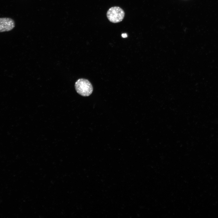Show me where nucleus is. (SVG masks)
<instances>
[{"label": "nucleus", "mask_w": 218, "mask_h": 218, "mask_svg": "<svg viewBox=\"0 0 218 218\" xmlns=\"http://www.w3.org/2000/svg\"><path fill=\"white\" fill-rule=\"evenodd\" d=\"M75 88L77 92L84 97L89 96L93 91V87L91 83L88 80L84 78L78 80L75 83Z\"/></svg>", "instance_id": "1"}, {"label": "nucleus", "mask_w": 218, "mask_h": 218, "mask_svg": "<svg viewBox=\"0 0 218 218\" xmlns=\"http://www.w3.org/2000/svg\"><path fill=\"white\" fill-rule=\"evenodd\" d=\"M125 13L120 7L114 6L110 8L107 13V16L108 20L113 23H117L122 21Z\"/></svg>", "instance_id": "2"}, {"label": "nucleus", "mask_w": 218, "mask_h": 218, "mask_svg": "<svg viewBox=\"0 0 218 218\" xmlns=\"http://www.w3.org/2000/svg\"><path fill=\"white\" fill-rule=\"evenodd\" d=\"M15 26L14 21L10 18H0V32L12 30Z\"/></svg>", "instance_id": "3"}, {"label": "nucleus", "mask_w": 218, "mask_h": 218, "mask_svg": "<svg viewBox=\"0 0 218 218\" xmlns=\"http://www.w3.org/2000/svg\"><path fill=\"white\" fill-rule=\"evenodd\" d=\"M121 36L123 38H125L127 37V35L126 33H123L122 34Z\"/></svg>", "instance_id": "4"}]
</instances>
